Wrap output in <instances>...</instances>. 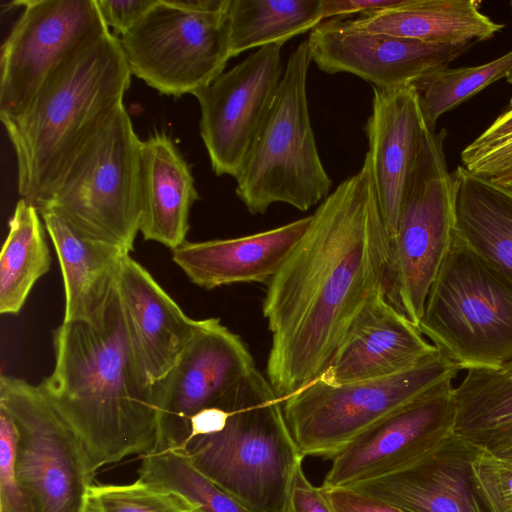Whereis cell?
I'll return each mask as SVG.
<instances>
[{"label":"cell","instance_id":"b9f144b4","mask_svg":"<svg viewBox=\"0 0 512 512\" xmlns=\"http://www.w3.org/2000/svg\"><path fill=\"white\" fill-rule=\"evenodd\" d=\"M504 372L508 373L509 375H512V359H510L507 363L503 365L501 368Z\"/></svg>","mask_w":512,"mask_h":512},{"label":"cell","instance_id":"cb8c5ba5","mask_svg":"<svg viewBox=\"0 0 512 512\" xmlns=\"http://www.w3.org/2000/svg\"><path fill=\"white\" fill-rule=\"evenodd\" d=\"M478 0H401L397 5L345 18L361 31L436 44H476L504 28L480 11Z\"/></svg>","mask_w":512,"mask_h":512},{"label":"cell","instance_id":"603a6c76","mask_svg":"<svg viewBox=\"0 0 512 512\" xmlns=\"http://www.w3.org/2000/svg\"><path fill=\"white\" fill-rule=\"evenodd\" d=\"M140 233L171 250L186 242L189 214L198 199L190 167L173 140L155 132L141 142Z\"/></svg>","mask_w":512,"mask_h":512},{"label":"cell","instance_id":"f35d334b","mask_svg":"<svg viewBox=\"0 0 512 512\" xmlns=\"http://www.w3.org/2000/svg\"><path fill=\"white\" fill-rule=\"evenodd\" d=\"M229 416L230 411L221 407L213 406L201 410L191 419L189 440L196 436L210 435L223 430Z\"/></svg>","mask_w":512,"mask_h":512},{"label":"cell","instance_id":"7a4b0ae2","mask_svg":"<svg viewBox=\"0 0 512 512\" xmlns=\"http://www.w3.org/2000/svg\"><path fill=\"white\" fill-rule=\"evenodd\" d=\"M53 347V371L38 386L76 433L91 472L155 451V385L132 345L116 287L97 322L63 321Z\"/></svg>","mask_w":512,"mask_h":512},{"label":"cell","instance_id":"6da1fadb","mask_svg":"<svg viewBox=\"0 0 512 512\" xmlns=\"http://www.w3.org/2000/svg\"><path fill=\"white\" fill-rule=\"evenodd\" d=\"M388 236L368 162L310 215L268 281L262 305L272 341L266 378L281 400L320 378L348 329L380 291Z\"/></svg>","mask_w":512,"mask_h":512},{"label":"cell","instance_id":"1f68e13d","mask_svg":"<svg viewBox=\"0 0 512 512\" xmlns=\"http://www.w3.org/2000/svg\"><path fill=\"white\" fill-rule=\"evenodd\" d=\"M471 471L488 512H512V448L495 451L478 447Z\"/></svg>","mask_w":512,"mask_h":512},{"label":"cell","instance_id":"9a60e30c","mask_svg":"<svg viewBox=\"0 0 512 512\" xmlns=\"http://www.w3.org/2000/svg\"><path fill=\"white\" fill-rule=\"evenodd\" d=\"M452 380L401 406L333 457L322 488L349 487L399 470L454 433Z\"/></svg>","mask_w":512,"mask_h":512},{"label":"cell","instance_id":"ab89813d","mask_svg":"<svg viewBox=\"0 0 512 512\" xmlns=\"http://www.w3.org/2000/svg\"><path fill=\"white\" fill-rule=\"evenodd\" d=\"M512 133V98L508 107L466 149L475 150Z\"/></svg>","mask_w":512,"mask_h":512},{"label":"cell","instance_id":"30bf717a","mask_svg":"<svg viewBox=\"0 0 512 512\" xmlns=\"http://www.w3.org/2000/svg\"><path fill=\"white\" fill-rule=\"evenodd\" d=\"M461 369L439 350L402 373L330 384L318 378L282 401L290 435L305 456L333 458L357 436Z\"/></svg>","mask_w":512,"mask_h":512},{"label":"cell","instance_id":"74e56055","mask_svg":"<svg viewBox=\"0 0 512 512\" xmlns=\"http://www.w3.org/2000/svg\"><path fill=\"white\" fill-rule=\"evenodd\" d=\"M401 0H320L323 20L347 18L353 14H363L397 5Z\"/></svg>","mask_w":512,"mask_h":512},{"label":"cell","instance_id":"5b68a950","mask_svg":"<svg viewBox=\"0 0 512 512\" xmlns=\"http://www.w3.org/2000/svg\"><path fill=\"white\" fill-rule=\"evenodd\" d=\"M419 329L461 370L501 369L512 359V281L453 234Z\"/></svg>","mask_w":512,"mask_h":512},{"label":"cell","instance_id":"e575fe53","mask_svg":"<svg viewBox=\"0 0 512 512\" xmlns=\"http://www.w3.org/2000/svg\"><path fill=\"white\" fill-rule=\"evenodd\" d=\"M282 512H333L322 487L314 486L307 479L302 461L291 475Z\"/></svg>","mask_w":512,"mask_h":512},{"label":"cell","instance_id":"836d02e7","mask_svg":"<svg viewBox=\"0 0 512 512\" xmlns=\"http://www.w3.org/2000/svg\"><path fill=\"white\" fill-rule=\"evenodd\" d=\"M463 167L486 178H494L512 165V133L475 150L463 149Z\"/></svg>","mask_w":512,"mask_h":512},{"label":"cell","instance_id":"4316f807","mask_svg":"<svg viewBox=\"0 0 512 512\" xmlns=\"http://www.w3.org/2000/svg\"><path fill=\"white\" fill-rule=\"evenodd\" d=\"M38 209L20 198L0 252V312L17 314L34 284L50 269L51 256Z\"/></svg>","mask_w":512,"mask_h":512},{"label":"cell","instance_id":"ee69618b","mask_svg":"<svg viewBox=\"0 0 512 512\" xmlns=\"http://www.w3.org/2000/svg\"><path fill=\"white\" fill-rule=\"evenodd\" d=\"M503 185H506V186H508V187L512 188V181L507 182V183H504Z\"/></svg>","mask_w":512,"mask_h":512},{"label":"cell","instance_id":"52a82bcc","mask_svg":"<svg viewBox=\"0 0 512 512\" xmlns=\"http://www.w3.org/2000/svg\"><path fill=\"white\" fill-rule=\"evenodd\" d=\"M141 142L121 105L81 145L41 210L130 253L140 232Z\"/></svg>","mask_w":512,"mask_h":512},{"label":"cell","instance_id":"8d00e7d4","mask_svg":"<svg viewBox=\"0 0 512 512\" xmlns=\"http://www.w3.org/2000/svg\"><path fill=\"white\" fill-rule=\"evenodd\" d=\"M322 489L333 512H403L381 499L349 487Z\"/></svg>","mask_w":512,"mask_h":512},{"label":"cell","instance_id":"d4e9b609","mask_svg":"<svg viewBox=\"0 0 512 512\" xmlns=\"http://www.w3.org/2000/svg\"><path fill=\"white\" fill-rule=\"evenodd\" d=\"M454 234L512 281V188L458 166Z\"/></svg>","mask_w":512,"mask_h":512},{"label":"cell","instance_id":"d6a6232c","mask_svg":"<svg viewBox=\"0 0 512 512\" xmlns=\"http://www.w3.org/2000/svg\"><path fill=\"white\" fill-rule=\"evenodd\" d=\"M17 427L0 405V512H32L16 473Z\"/></svg>","mask_w":512,"mask_h":512},{"label":"cell","instance_id":"277c9868","mask_svg":"<svg viewBox=\"0 0 512 512\" xmlns=\"http://www.w3.org/2000/svg\"><path fill=\"white\" fill-rule=\"evenodd\" d=\"M223 430L196 436L185 451L212 482L253 512H282L296 465L303 461L286 425L282 401L255 369L218 406Z\"/></svg>","mask_w":512,"mask_h":512},{"label":"cell","instance_id":"3957f363","mask_svg":"<svg viewBox=\"0 0 512 512\" xmlns=\"http://www.w3.org/2000/svg\"><path fill=\"white\" fill-rule=\"evenodd\" d=\"M131 72L109 32L59 68L28 109L3 125L17 160V187L38 211L87 138L118 107Z\"/></svg>","mask_w":512,"mask_h":512},{"label":"cell","instance_id":"f6af8a7d","mask_svg":"<svg viewBox=\"0 0 512 512\" xmlns=\"http://www.w3.org/2000/svg\"><path fill=\"white\" fill-rule=\"evenodd\" d=\"M511 6H512V2H511Z\"/></svg>","mask_w":512,"mask_h":512},{"label":"cell","instance_id":"60d3db41","mask_svg":"<svg viewBox=\"0 0 512 512\" xmlns=\"http://www.w3.org/2000/svg\"><path fill=\"white\" fill-rule=\"evenodd\" d=\"M497 183L504 184L512 181V165L503 173L499 174L494 178H489Z\"/></svg>","mask_w":512,"mask_h":512},{"label":"cell","instance_id":"ba28073f","mask_svg":"<svg viewBox=\"0 0 512 512\" xmlns=\"http://www.w3.org/2000/svg\"><path fill=\"white\" fill-rule=\"evenodd\" d=\"M228 0H157L119 43L132 75L164 95L194 94L230 56Z\"/></svg>","mask_w":512,"mask_h":512},{"label":"cell","instance_id":"484cf974","mask_svg":"<svg viewBox=\"0 0 512 512\" xmlns=\"http://www.w3.org/2000/svg\"><path fill=\"white\" fill-rule=\"evenodd\" d=\"M453 390V431L477 447L512 448V375L501 369H470Z\"/></svg>","mask_w":512,"mask_h":512},{"label":"cell","instance_id":"83f0119b","mask_svg":"<svg viewBox=\"0 0 512 512\" xmlns=\"http://www.w3.org/2000/svg\"><path fill=\"white\" fill-rule=\"evenodd\" d=\"M230 56L311 31L322 19L320 0H228Z\"/></svg>","mask_w":512,"mask_h":512},{"label":"cell","instance_id":"ac0fdd59","mask_svg":"<svg viewBox=\"0 0 512 512\" xmlns=\"http://www.w3.org/2000/svg\"><path fill=\"white\" fill-rule=\"evenodd\" d=\"M477 450L453 433L409 465L349 488L403 512H488L471 471Z\"/></svg>","mask_w":512,"mask_h":512},{"label":"cell","instance_id":"4dcf8cb0","mask_svg":"<svg viewBox=\"0 0 512 512\" xmlns=\"http://www.w3.org/2000/svg\"><path fill=\"white\" fill-rule=\"evenodd\" d=\"M85 512H197L180 494L141 479L130 484H92Z\"/></svg>","mask_w":512,"mask_h":512},{"label":"cell","instance_id":"f546056e","mask_svg":"<svg viewBox=\"0 0 512 512\" xmlns=\"http://www.w3.org/2000/svg\"><path fill=\"white\" fill-rule=\"evenodd\" d=\"M511 67L512 50L490 62L478 66L445 68L411 84L417 92L427 128L434 130L443 114L506 77Z\"/></svg>","mask_w":512,"mask_h":512},{"label":"cell","instance_id":"f1b7e54d","mask_svg":"<svg viewBox=\"0 0 512 512\" xmlns=\"http://www.w3.org/2000/svg\"><path fill=\"white\" fill-rule=\"evenodd\" d=\"M138 475L180 494L197 512H253L205 476L185 450H157L142 456Z\"/></svg>","mask_w":512,"mask_h":512},{"label":"cell","instance_id":"8992f818","mask_svg":"<svg viewBox=\"0 0 512 512\" xmlns=\"http://www.w3.org/2000/svg\"><path fill=\"white\" fill-rule=\"evenodd\" d=\"M307 42L290 54L276 96L236 180L251 214L273 203L307 211L330 194L332 180L318 153L307 99Z\"/></svg>","mask_w":512,"mask_h":512},{"label":"cell","instance_id":"d6986e66","mask_svg":"<svg viewBox=\"0 0 512 512\" xmlns=\"http://www.w3.org/2000/svg\"><path fill=\"white\" fill-rule=\"evenodd\" d=\"M436 352L382 290L356 317L320 378L330 384L385 378L417 366Z\"/></svg>","mask_w":512,"mask_h":512},{"label":"cell","instance_id":"7402d4cb","mask_svg":"<svg viewBox=\"0 0 512 512\" xmlns=\"http://www.w3.org/2000/svg\"><path fill=\"white\" fill-rule=\"evenodd\" d=\"M40 214L61 268L63 321L97 322L114 291L122 258L128 253L83 234L53 209H43Z\"/></svg>","mask_w":512,"mask_h":512},{"label":"cell","instance_id":"8fae6325","mask_svg":"<svg viewBox=\"0 0 512 512\" xmlns=\"http://www.w3.org/2000/svg\"><path fill=\"white\" fill-rule=\"evenodd\" d=\"M0 405L17 427L16 473L32 512H85L94 474L74 430L24 379L1 376Z\"/></svg>","mask_w":512,"mask_h":512},{"label":"cell","instance_id":"7bdbcfd3","mask_svg":"<svg viewBox=\"0 0 512 512\" xmlns=\"http://www.w3.org/2000/svg\"><path fill=\"white\" fill-rule=\"evenodd\" d=\"M506 80L512 84V67L510 68V70L508 71L507 75H506Z\"/></svg>","mask_w":512,"mask_h":512},{"label":"cell","instance_id":"2e32d148","mask_svg":"<svg viewBox=\"0 0 512 512\" xmlns=\"http://www.w3.org/2000/svg\"><path fill=\"white\" fill-rule=\"evenodd\" d=\"M311 61L327 74L349 73L392 89L448 68L475 44H436L351 27L345 18L321 21L309 34Z\"/></svg>","mask_w":512,"mask_h":512},{"label":"cell","instance_id":"4fadbf2b","mask_svg":"<svg viewBox=\"0 0 512 512\" xmlns=\"http://www.w3.org/2000/svg\"><path fill=\"white\" fill-rule=\"evenodd\" d=\"M255 369L253 356L239 335L219 318L198 320L175 365L155 384L159 424L156 450H185L192 417L205 408L219 406Z\"/></svg>","mask_w":512,"mask_h":512},{"label":"cell","instance_id":"d590c367","mask_svg":"<svg viewBox=\"0 0 512 512\" xmlns=\"http://www.w3.org/2000/svg\"><path fill=\"white\" fill-rule=\"evenodd\" d=\"M100 14L119 36L128 32L157 0H96Z\"/></svg>","mask_w":512,"mask_h":512},{"label":"cell","instance_id":"5bb4252c","mask_svg":"<svg viewBox=\"0 0 512 512\" xmlns=\"http://www.w3.org/2000/svg\"><path fill=\"white\" fill-rule=\"evenodd\" d=\"M283 44L258 48L195 92L200 135L218 176L239 174L276 96Z\"/></svg>","mask_w":512,"mask_h":512},{"label":"cell","instance_id":"e0dca14e","mask_svg":"<svg viewBox=\"0 0 512 512\" xmlns=\"http://www.w3.org/2000/svg\"><path fill=\"white\" fill-rule=\"evenodd\" d=\"M427 126L416 90L373 87L365 124L368 162L389 246L395 236L408 180Z\"/></svg>","mask_w":512,"mask_h":512},{"label":"cell","instance_id":"7c38bea8","mask_svg":"<svg viewBox=\"0 0 512 512\" xmlns=\"http://www.w3.org/2000/svg\"><path fill=\"white\" fill-rule=\"evenodd\" d=\"M1 48L0 119L20 117L46 82L81 50L110 32L96 0H21Z\"/></svg>","mask_w":512,"mask_h":512},{"label":"cell","instance_id":"9c48e42d","mask_svg":"<svg viewBox=\"0 0 512 512\" xmlns=\"http://www.w3.org/2000/svg\"><path fill=\"white\" fill-rule=\"evenodd\" d=\"M445 131L426 129L390 244L384 294L419 328L433 281L454 234V189L444 155Z\"/></svg>","mask_w":512,"mask_h":512},{"label":"cell","instance_id":"ffe728a7","mask_svg":"<svg viewBox=\"0 0 512 512\" xmlns=\"http://www.w3.org/2000/svg\"><path fill=\"white\" fill-rule=\"evenodd\" d=\"M115 287L134 350L155 385L179 359L198 320L129 253L122 258Z\"/></svg>","mask_w":512,"mask_h":512},{"label":"cell","instance_id":"44dd1931","mask_svg":"<svg viewBox=\"0 0 512 512\" xmlns=\"http://www.w3.org/2000/svg\"><path fill=\"white\" fill-rule=\"evenodd\" d=\"M310 215L255 234L201 242L171 250L172 260L195 285L214 289L268 282L306 231Z\"/></svg>","mask_w":512,"mask_h":512}]
</instances>
